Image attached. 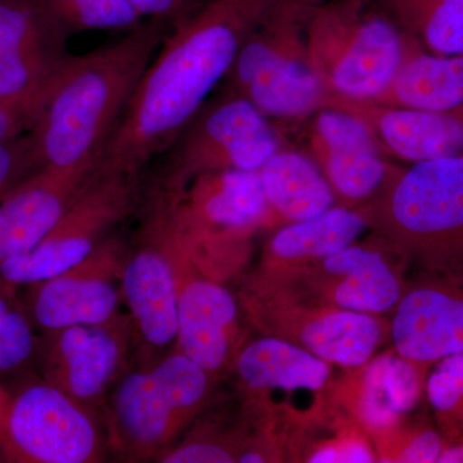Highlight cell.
<instances>
[{
  "mask_svg": "<svg viewBox=\"0 0 463 463\" xmlns=\"http://www.w3.org/2000/svg\"><path fill=\"white\" fill-rule=\"evenodd\" d=\"M283 148L272 118L245 97L225 90L205 103L167 149L161 190L179 191L197 175L219 170L259 172Z\"/></svg>",
  "mask_w": 463,
  "mask_h": 463,
  "instance_id": "cell-9",
  "label": "cell"
},
{
  "mask_svg": "<svg viewBox=\"0 0 463 463\" xmlns=\"http://www.w3.org/2000/svg\"><path fill=\"white\" fill-rule=\"evenodd\" d=\"M426 51L463 54V7L430 0H376Z\"/></svg>",
  "mask_w": 463,
  "mask_h": 463,
  "instance_id": "cell-28",
  "label": "cell"
},
{
  "mask_svg": "<svg viewBox=\"0 0 463 463\" xmlns=\"http://www.w3.org/2000/svg\"><path fill=\"white\" fill-rule=\"evenodd\" d=\"M70 33L114 30L132 32L145 18L127 0H50Z\"/></svg>",
  "mask_w": 463,
  "mask_h": 463,
  "instance_id": "cell-32",
  "label": "cell"
},
{
  "mask_svg": "<svg viewBox=\"0 0 463 463\" xmlns=\"http://www.w3.org/2000/svg\"><path fill=\"white\" fill-rule=\"evenodd\" d=\"M368 102L416 111L458 108L463 105V54L431 53L416 42L388 87Z\"/></svg>",
  "mask_w": 463,
  "mask_h": 463,
  "instance_id": "cell-25",
  "label": "cell"
},
{
  "mask_svg": "<svg viewBox=\"0 0 463 463\" xmlns=\"http://www.w3.org/2000/svg\"><path fill=\"white\" fill-rule=\"evenodd\" d=\"M172 240L178 282L176 352L188 356L216 380L231 373L240 350L248 343L242 323L246 318L237 295L224 283L197 272L173 234Z\"/></svg>",
  "mask_w": 463,
  "mask_h": 463,
  "instance_id": "cell-15",
  "label": "cell"
},
{
  "mask_svg": "<svg viewBox=\"0 0 463 463\" xmlns=\"http://www.w3.org/2000/svg\"><path fill=\"white\" fill-rule=\"evenodd\" d=\"M38 349L39 337L17 288L0 281V374L23 368L38 355Z\"/></svg>",
  "mask_w": 463,
  "mask_h": 463,
  "instance_id": "cell-31",
  "label": "cell"
},
{
  "mask_svg": "<svg viewBox=\"0 0 463 463\" xmlns=\"http://www.w3.org/2000/svg\"><path fill=\"white\" fill-rule=\"evenodd\" d=\"M335 368L301 347L263 335L243 345L231 371L242 394V410L274 420L291 438L327 410Z\"/></svg>",
  "mask_w": 463,
  "mask_h": 463,
  "instance_id": "cell-10",
  "label": "cell"
},
{
  "mask_svg": "<svg viewBox=\"0 0 463 463\" xmlns=\"http://www.w3.org/2000/svg\"><path fill=\"white\" fill-rule=\"evenodd\" d=\"M425 398L432 421L447 446L463 441V354L447 356L431 365Z\"/></svg>",
  "mask_w": 463,
  "mask_h": 463,
  "instance_id": "cell-30",
  "label": "cell"
},
{
  "mask_svg": "<svg viewBox=\"0 0 463 463\" xmlns=\"http://www.w3.org/2000/svg\"><path fill=\"white\" fill-rule=\"evenodd\" d=\"M246 440V426L241 421L228 430L203 426L178 446L167 448L156 457L163 463H234L239 462Z\"/></svg>",
  "mask_w": 463,
  "mask_h": 463,
  "instance_id": "cell-33",
  "label": "cell"
},
{
  "mask_svg": "<svg viewBox=\"0 0 463 463\" xmlns=\"http://www.w3.org/2000/svg\"><path fill=\"white\" fill-rule=\"evenodd\" d=\"M430 368L392 346L359 367H340L331 403L361 423L371 437L414 412L425 397Z\"/></svg>",
  "mask_w": 463,
  "mask_h": 463,
  "instance_id": "cell-21",
  "label": "cell"
},
{
  "mask_svg": "<svg viewBox=\"0 0 463 463\" xmlns=\"http://www.w3.org/2000/svg\"><path fill=\"white\" fill-rule=\"evenodd\" d=\"M143 230L141 246L125 257L121 294L134 335L151 349H165L178 332V282L172 234L156 203Z\"/></svg>",
  "mask_w": 463,
  "mask_h": 463,
  "instance_id": "cell-18",
  "label": "cell"
},
{
  "mask_svg": "<svg viewBox=\"0 0 463 463\" xmlns=\"http://www.w3.org/2000/svg\"><path fill=\"white\" fill-rule=\"evenodd\" d=\"M408 265L394 248L371 232L362 243L323 259L289 283L328 306L364 315H392L403 297Z\"/></svg>",
  "mask_w": 463,
  "mask_h": 463,
  "instance_id": "cell-14",
  "label": "cell"
},
{
  "mask_svg": "<svg viewBox=\"0 0 463 463\" xmlns=\"http://www.w3.org/2000/svg\"><path fill=\"white\" fill-rule=\"evenodd\" d=\"M30 121L25 116L18 114L14 109L0 106V141L14 138L29 132Z\"/></svg>",
  "mask_w": 463,
  "mask_h": 463,
  "instance_id": "cell-36",
  "label": "cell"
},
{
  "mask_svg": "<svg viewBox=\"0 0 463 463\" xmlns=\"http://www.w3.org/2000/svg\"><path fill=\"white\" fill-rule=\"evenodd\" d=\"M390 319L399 354L423 364L463 354V272L419 273Z\"/></svg>",
  "mask_w": 463,
  "mask_h": 463,
  "instance_id": "cell-20",
  "label": "cell"
},
{
  "mask_svg": "<svg viewBox=\"0 0 463 463\" xmlns=\"http://www.w3.org/2000/svg\"><path fill=\"white\" fill-rule=\"evenodd\" d=\"M172 24L149 20L120 41L71 56L27 132L42 169L93 175Z\"/></svg>",
  "mask_w": 463,
  "mask_h": 463,
  "instance_id": "cell-2",
  "label": "cell"
},
{
  "mask_svg": "<svg viewBox=\"0 0 463 463\" xmlns=\"http://www.w3.org/2000/svg\"><path fill=\"white\" fill-rule=\"evenodd\" d=\"M106 444L90 408L45 380L11 394L0 426V453L7 462L94 463Z\"/></svg>",
  "mask_w": 463,
  "mask_h": 463,
  "instance_id": "cell-11",
  "label": "cell"
},
{
  "mask_svg": "<svg viewBox=\"0 0 463 463\" xmlns=\"http://www.w3.org/2000/svg\"><path fill=\"white\" fill-rule=\"evenodd\" d=\"M323 108L343 109L364 121L388 158L414 164L463 157V105L441 111H416L327 96Z\"/></svg>",
  "mask_w": 463,
  "mask_h": 463,
  "instance_id": "cell-22",
  "label": "cell"
},
{
  "mask_svg": "<svg viewBox=\"0 0 463 463\" xmlns=\"http://www.w3.org/2000/svg\"><path fill=\"white\" fill-rule=\"evenodd\" d=\"M93 175L42 169L9 192L0 201V265L45 239Z\"/></svg>",
  "mask_w": 463,
  "mask_h": 463,
  "instance_id": "cell-23",
  "label": "cell"
},
{
  "mask_svg": "<svg viewBox=\"0 0 463 463\" xmlns=\"http://www.w3.org/2000/svg\"><path fill=\"white\" fill-rule=\"evenodd\" d=\"M129 316L102 325L44 332L39 339L43 380L84 405L103 398L123 371L133 339Z\"/></svg>",
  "mask_w": 463,
  "mask_h": 463,
  "instance_id": "cell-17",
  "label": "cell"
},
{
  "mask_svg": "<svg viewBox=\"0 0 463 463\" xmlns=\"http://www.w3.org/2000/svg\"><path fill=\"white\" fill-rule=\"evenodd\" d=\"M307 39L328 96L356 100L379 96L417 42L376 0H318Z\"/></svg>",
  "mask_w": 463,
  "mask_h": 463,
  "instance_id": "cell-5",
  "label": "cell"
},
{
  "mask_svg": "<svg viewBox=\"0 0 463 463\" xmlns=\"http://www.w3.org/2000/svg\"><path fill=\"white\" fill-rule=\"evenodd\" d=\"M307 145L336 205L347 209L373 199L392 165L364 121L339 109L323 108L313 115Z\"/></svg>",
  "mask_w": 463,
  "mask_h": 463,
  "instance_id": "cell-19",
  "label": "cell"
},
{
  "mask_svg": "<svg viewBox=\"0 0 463 463\" xmlns=\"http://www.w3.org/2000/svg\"><path fill=\"white\" fill-rule=\"evenodd\" d=\"M276 2L209 0L173 25L109 137L97 172L139 176L166 154Z\"/></svg>",
  "mask_w": 463,
  "mask_h": 463,
  "instance_id": "cell-1",
  "label": "cell"
},
{
  "mask_svg": "<svg viewBox=\"0 0 463 463\" xmlns=\"http://www.w3.org/2000/svg\"><path fill=\"white\" fill-rule=\"evenodd\" d=\"M155 199L192 267L216 282L241 279L255 236L277 230L259 172L200 174L182 190H160Z\"/></svg>",
  "mask_w": 463,
  "mask_h": 463,
  "instance_id": "cell-4",
  "label": "cell"
},
{
  "mask_svg": "<svg viewBox=\"0 0 463 463\" xmlns=\"http://www.w3.org/2000/svg\"><path fill=\"white\" fill-rule=\"evenodd\" d=\"M41 170L29 134L0 141V201Z\"/></svg>",
  "mask_w": 463,
  "mask_h": 463,
  "instance_id": "cell-34",
  "label": "cell"
},
{
  "mask_svg": "<svg viewBox=\"0 0 463 463\" xmlns=\"http://www.w3.org/2000/svg\"><path fill=\"white\" fill-rule=\"evenodd\" d=\"M438 463H463V441L444 448Z\"/></svg>",
  "mask_w": 463,
  "mask_h": 463,
  "instance_id": "cell-37",
  "label": "cell"
},
{
  "mask_svg": "<svg viewBox=\"0 0 463 463\" xmlns=\"http://www.w3.org/2000/svg\"><path fill=\"white\" fill-rule=\"evenodd\" d=\"M145 20H161L175 25L203 8L209 0H127Z\"/></svg>",
  "mask_w": 463,
  "mask_h": 463,
  "instance_id": "cell-35",
  "label": "cell"
},
{
  "mask_svg": "<svg viewBox=\"0 0 463 463\" xmlns=\"http://www.w3.org/2000/svg\"><path fill=\"white\" fill-rule=\"evenodd\" d=\"M237 292L250 326L336 367L367 364L390 341V319L328 306L289 283L241 277Z\"/></svg>",
  "mask_w": 463,
  "mask_h": 463,
  "instance_id": "cell-7",
  "label": "cell"
},
{
  "mask_svg": "<svg viewBox=\"0 0 463 463\" xmlns=\"http://www.w3.org/2000/svg\"><path fill=\"white\" fill-rule=\"evenodd\" d=\"M124 260L120 242L103 240L71 269L29 285L21 300L33 327L50 332L112 321L120 315Z\"/></svg>",
  "mask_w": 463,
  "mask_h": 463,
  "instance_id": "cell-16",
  "label": "cell"
},
{
  "mask_svg": "<svg viewBox=\"0 0 463 463\" xmlns=\"http://www.w3.org/2000/svg\"><path fill=\"white\" fill-rule=\"evenodd\" d=\"M367 230L355 209L335 205L315 218L274 231L254 273L269 281H294L307 268L353 245Z\"/></svg>",
  "mask_w": 463,
  "mask_h": 463,
  "instance_id": "cell-24",
  "label": "cell"
},
{
  "mask_svg": "<svg viewBox=\"0 0 463 463\" xmlns=\"http://www.w3.org/2000/svg\"><path fill=\"white\" fill-rule=\"evenodd\" d=\"M9 401H11V394L0 386V426L5 421V413H7Z\"/></svg>",
  "mask_w": 463,
  "mask_h": 463,
  "instance_id": "cell-38",
  "label": "cell"
},
{
  "mask_svg": "<svg viewBox=\"0 0 463 463\" xmlns=\"http://www.w3.org/2000/svg\"><path fill=\"white\" fill-rule=\"evenodd\" d=\"M288 462H377L373 439L361 423L330 403L313 421L292 432Z\"/></svg>",
  "mask_w": 463,
  "mask_h": 463,
  "instance_id": "cell-27",
  "label": "cell"
},
{
  "mask_svg": "<svg viewBox=\"0 0 463 463\" xmlns=\"http://www.w3.org/2000/svg\"><path fill=\"white\" fill-rule=\"evenodd\" d=\"M317 2L277 0L243 42L225 78L228 90L269 118H309L327 99L307 50V18Z\"/></svg>",
  "mask_w": 463,
  "mask_h": 463,
  "instance_id": "cell-6",
  "label": "cell"
},
{
  "mask_svg": "<svg viewBox=\"0 0 463 463\" xmlns=\"http://www.w3.org/2000/svg\"><path fill=\"white\" fill-rule=\"evenodd\" d=\"M430 2L441 3V5H461L463 7V0H430Z\"/></svg>",
  "mask_w": 463,
  "mask_h": 463,
  "instance_id": "cell-39",
  "label": "cell"
},
{
  "mask_svg": "<svg viewBox=\"0 0 463 463\" xmlns=\"http://www.w3.org/2000/svg\"><path fill=\"white\" fill-rule=\"evenodd\" d=\"M139 176L96 172L56 227L35 248L0 265V281L29 286L71 269L90 257L103 234L133 212Z\"/></svg>",
  "mask_w": 463,
  "mask_h": 463,
  "instance_id": "cell-13",
  "label": "cell"
},
{
  "mask_svg": "<svg viewBox=\"0 0 463 463\" xmlns=\"http://www.w3.org/2000/svg\"><path fill=\"white\" fill-rule=\"evenodd\" d=\"M371 439L381 463L438 462L447 447L434 421L414 413Z\"/></svg>",
  "mask_w": 463,
  "mask_h": 463,
  "instance_id": "cell-29",
  "label": "cell"
},
{
  "mask_svg": "<svg viewBox=\"0 0 463 463\" xmlns=\"http://www.w3.org/2000/svg\"><path fill=\"white\" fill-rule=\"evenodd\" d=\"M355 210L419 273L463 272V157L392 165Z\"/></svg>",
  "mask_w": 463,
  "mask_h": 463,
  "instance_id": "cell-3",
  "label": "cell"
},
{
  "mask_svg": "<svg viewBox=\"0 0 463 463\" xmlns=\"http://www.w3.org/2000/svg\"><path fill=\"white\" fill-rule=\"evenodd\" d=\"M70 36L50 0H0V106L30 129L72 56Z\"/></svg>",
  "mask_w": 463,
  "mask_h": 463,
  "instance_id": "cell-12",
  "label": "cell"
},
{
  "mask_svg": "<svg viewBox=\"0 0 463 463\" xmlns=\"http://www.w3.org/2000/svg\"><path fill=\"white\" fill-rule=\"evenodd\" d=\"M277 230L336 205V197L309 155L283 147L259 170Z\"/></svg>",
  "mask_w": 463,
  "mask_h": 463,
  "instance_id": "cell-26",
  "label": "cell"
},
{
  "mask_svg": "<svg viewBox=\"0 0 463 463\" xmlns=\"http://www.w3.org/2000/svg\"><path fill=\"white\" fill-rule=\"evenodd\" d=\"M215 380L182 353L127 374L109 410V443L130 459L156 458L207 405Z\"/></svg>",
  "mask_w": 463,
  "mask_h": 463,
  "instance_id": "cell-8",
  "label": "cell"
}]
</instances>
